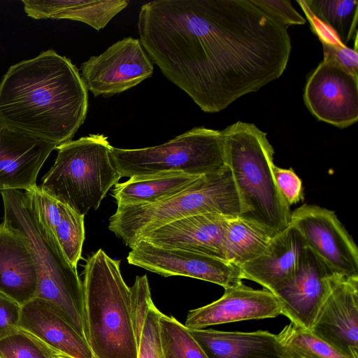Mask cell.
Masks as SVG:
<instances>
[{"instance_id":"6da1fadb","label":"cell","mask_w":358,"mask_h":358,"mask_svg":"<svg viewBox=\"0 0 358 358\" xmlns=\"http://www.w3.org/2000/svg\"><path fill=\"white\" fill-rule=\"evenodd\" d=\"M287 27L252 0H178L157 28L155 59L203 112L217 113L282 76Z\"/></svg>"},{"instance_id":"7a4b0ae2","label":"cell","mask_w":358,"mask_h":358,"mask_svg":"<svg viewBox=\"0 0 358 358\" xmlns=\"http://www.w3.org/2000/svg\"><path fill=\"white\" fill-rule=\"evenodd\" d=\"M87 91L71 59L43 51L10 66L0 80V125L58 145L84 123Z\"/></svg>"},{"instance_id":"3957f363","label":"cell","mask_w":358,"mask_h":358,"mask_svg":"<svg viewBox=\"0 0 358 358\" xmlns=\"http://www.w3.org/2000/svg\"><path fill=\"white\" fill-rule=\"evenodd\" d=\"M1 194L2 223L24 242L35 264V297L48 301L86 339L83 282L77 268L70 264L52 231L41 222L26 192L8 189Z\"/></svg>"},{"instance_id":"277c9868","label":"cell","mask_w":358,"mask_h":358,"mask_svg":"<svg viewBox=\"0 0 358 358\" xmlns=\"http://www.w3.org/2000/svg\"><path fill=\"white\" fill-rule=\"evenodd\" d=\"M221 131L227 164L245 208L240 217L279 234L290 225L292 212L275 183L274 150L266 134L241 121Z\"/></svg>"},{"instance_id":"5b68a950","label":"cell","mask_w":358,"mask_h":358,"mask_svg":"<svg viewBox=\"0 0 358 358\" xmlns=\"http://www.w3.org/2000/svg\"><path fill=\"white\" fill-rule=\"evenodd\" d=\"M120 264L99 249L85 265L86 339L95 358H137L131 289Z\"/></svg>"},{"instance_id":"8992f818","label":"cell","mask_w":358,"mask_h":358,"mask_svg":"<svg viewBox=\"0 0 358 358\" xmlns=\"http://www.w3.org/2000/svg\"><path fill=\"white\" fill-rule=\"evenodd\" d=\"M214 213L230 217L245 208L229 168L198 178L179 192L155 203L120 206L109 218L108 229L132 246L162 226L189 216Z\"/></svg>"},{"instance_id":"52a82bcc","label":"cell","mask_w":358,"mask_h":358,"mask_svg":"<svg viewBox=\"0 0 358 358\" xmlns=\"http://www.w3.org/2000/svg\"><path fill=\"white\" fill-rule=\"evenodd\" d=\"M103 134H90L56 146L57 155L42 178L48 194L85 215L96 210L109 189L121 178Z\"/></svg>"},{"instance_id":"ba28073f","label":"cell","mask_w":358,"mask_h":358,"mask_svg":"<svg viewBox=\"0 0 358 358\" xmlns=\"http://www.w3.org/2000/svg\"><path fill=\"white\" fill-rule=\"evenodd\" d=\"M110 158L121 178L166 173L201 176L227 167L222 131L194 127L152 147H111Z\"/></svg>"},{"instance_id":"9c48e42d","label":"cell","mask_w":358,"mask_h":358,"mask_svg":"<svg viewBox=\"0 0 358 358\" xmlns=\"http://www.w3.org/2000/svg\"><path fill=\"white\" fill-rule=\"evenodd\" d=\"M128 263L164 277L181 275L213 282L224 289L242 283L241 268L215 257L139 240L130 247Z\"/></svg>"},{"instance_id":"30bf717a","label":"cell","mask_w":358,"mask_h":358,"mask_svg":"<svg viewBox=\"0 0 358 358\" xmlns=\"http://www.w3.org/2000/svg\"><path fill=\"white\" fill-rule=\"evenodd\" d=\"M290 224L335 273L358 278L357 247L334 211L303 204L292 212Z\"/></svg>"},{"instance_id":"8fae6325","label":"cell","mask_w":358,"mask_h":358,"mask_svg":"<svg viewBox=\"0 0 358 358\" xmlns=\"http://www.w3.org/2000/svg\"><path fill=\"white\" fill-rule=\"evenodd\" d=\"M81 78L94 96H110L151 77L153 64L139 39L124 38L81 64Z\"/></svg>"},{"instance_id":"7c38bea8","label":"cell","mask_w":358,"mask_h":358,"mask_svg":"<svg viewBox=\"0 0 358 358\" xmlns=\"http://www.w3.org/2000/svg\"><path fill=\"white\" fill-rule=\"evenodd\" d=\"M303 99L317 120L346 128L358 120V77L323 60L308 77Z\"/></svg>"},{"instance_id":"4fadbf2b","label":"cell","mask_w":358,"mask_h":358,"mask_svg":"<svg viewBox=\"0 0 358 358\" xmlns=\"http://www.w3.org/2000/svg\"><path fill=\"white\" fill-rule=\"evenodd\" d=\"M310 331L342 354L358 358V278L333 277Z\"/></svg>"},{"instance_id":"5bb4252c","label":"cell","mask_w":358,"mask_h":358,"mask_svg":"<svg viewBox=\"0 0 358 358\" xmlns=\"http://www.w3.org/2000/svg\"><path fill=\"white\" fill-rule=\"evenodd\" d=\"M335 273L307 246L291 280L273 293L281 314L291 323L310 331Z\"/></svg>"},{"instance_id":"9a60e30c","label":"cell","mask_w":358,"mask_h":358,"mask_svg":"<svg viewBox=\"0 0 358 358\" xmlns=\"http://www.w3.org/2000/svg\"><path fill=\"white\" fill-rule=\"evenodd\" d=\"M281 314L276 296L266 289H255L243 282L224 289V294L206 306L188 312L184 325L188 329L234 322L275 317Z\"/></svg>"},{"instance_id":"2e32d148","label":"cell","mask_w":358,"mask_h":358,"mask_svg":"<svg viewBox=\"0 0 358 358\" xmlns=\"http://www.w3.org/2000/svg\"><path fill=\"white\" fill-rule=\"evenodd\" d=\"M232 217L214 213L198 214L162 226L139 240L161 247L185 249L225 260L224 239L229 222Z\"/></svg>"},{"instance_id":"e0dca14e","label":"cell","mask_w":358,"mask_h":358,"mask_svg":"<svg viewBox=\"0 0 358 358\" xmlns=\"http://www.w3.org/2000/svg\"><path fill=\"white\" fill-rule=\"evenodd\" d=\"M57 145L0 125V192L35 187L39 171Z\"/></svg>"},{"instance_id":"ac0fdd59","label":"cell","mask_w":358,"mask_h":358,"mask_svg":"<svg viewBox=\"0 0 358 358\" xmlns=\"http://www.w3.org/2000/svg\"><path fill=\"white\" fill-rule=\"evenodd\" d=\"M17 329L68 358H93L87 340L47 301L37 297L21 306Z\"/></svg>"},{"instance_id":"d6986e66","label":"cell","mask_w":358,"mask_h":358,"mask_svg":"<svg viewBox=\"0 0 358 358\" xmlns=\"http://www.w3.org/2000/svg\"><path fill=\"white\" fill-rule=\"evenodd\" d=\"M306 248L302 236L290 224L272 239L262 255L240 266L242 278L257 282L273 294L293 277Z\"/></svg>"},{"instance_id":"ffe728a7","label":"cell","mask_w":358,"mask_h":358,"mask_svg":"<svg viewBox=\"0 0 358 358\" xmlns=\"http://www.w3.org/2000/svg\"><path fill=\"white\" fill-rule=\"evenodd\" d=\"M209 358H293L277 334L189 329Z\"/></svg>"},{"instance_id":"44dd1931","label":"cell","mask_w":358,"mask_h":358,"mask_svg":"<svg viewBox=\"0 0 358 358\" xmlns=\"http://www.w3.org/2000/svg\"><path fill=\"white\" fill-rule=\"evenodd\" d=\"M38 276L26 245L3 223L0 224V293L20 306L35 297Z\"/></svg>"},{"instance_id":"7402d4cb","label":"cell","mask_w":358,"mask_h":358,"mask_svg":"<svg viewBox=\"0 0 358 358\" xmlns=\"http://www.w3.org/2000/svg\"><path fill=\"white\" fill-rule=\"evenodd\" d=\"M41 222L52 231L70 264L77 268L85 241L84 215L45 193L40 186L24 191Z\"/></svg>"},{"instance_id":"603a6c76","label":"cell","mask_w":358,"mask_h":358,"mask_svg":"<svg viewBox=\"0 0 358 358\" xmlns=\"http://www.w3.org/2000/svg\"><path fill=\"white\" fill-rule=\"evenodd\" d=\"M199 177L178 173L134 176L117 182L112 195L117 207L150 204L179 192Z\"/></svg>"},{"instance_id":"cb8c5ba5","label":"cell","mask_w":358,"mask_h":358,"mask_svg":"<svg viewBox=\"0 0 358 358\" xmlns=\"http://www.w3.org/2000/svg\"><path fill=\"white\" fill-rule=\"evenodd\" d=\"M130 289L137 358H161L159 320L162 312L152 299L147 275L136 276Z\"/></svg>"},{"instance_id":"d4e9b609","label":"cell","mask_w":358,"mask_h":358,"mask_svg":"<svg viewBox=\"0 0 358 358\" xmlns=\"http://www.w3.org/2000/svg\"><path fill=\"white\" fill-rule=\"evenodd\" d=\"M275 236L252 221L234 217L229 222L225 235V260L240 268L262 255Z\"/></svg>"},{"instance_id":"484cf974","label":"cell","mask_w":358,"mask_h":358,"mask_svg":"<svg viewBox=\"0 0 358 358\" xmlns=\"http://www.w3.org/2000/svg\"><path fill=\"white\" fill-rule=\"evenodd\" d=\"M296 2L328 27L344 45L357 38V1L297 0Z\"/></svg>"},{"instance_id":"4316f807","label":"cell","mask_w":358,"mask_h":358,"mask_svg":"<svg viewBox=\"0 0 358 358\" xmlns=\"http://www.w3.org/2000/svg\"><path fill=\"white\" fill-rule=\"evenodd\" d=\"M161 358H209L190 331L173 316H159Z\"/></svg>"},{"instance_id":"83f0119b","label":"cell","mask_w":358,"mask_h":358,"mask_svg":"<svg viewBox=\"0 0 358 358\" xmlns=\"http://www.w3.org/2000/svg\"><path fill=\"white\" fill-rule=\"evenodd\" d=\"M128 3L126 0H71L69 7L52 19L79 21L99 31L124 9Z\"/></svg>"},{"instance_id":"f1b7e54d","label":"cell","mask_w":358,"mask_h":358,"mask_svg":"<svg viewBox=\"0 0 358 358\" xmlns=\"http://www.w3.org/2000/svg\"><path fill=\"white\" fill-rule=\"evenodd\" d=\"M277 336L293 358H350L315 336L311 331L291 322Z\"/></svg>"},{"instance_id":"f546056e","label":"cell","mask_w":358,"mask_h":358,"mask_svg":"<svg viewBox=\"0 0 358 358\" xmlns=\"http://www.w3.org/2000/svg\"><path fill=\"white\" fill-rule=\"evenodd\" d=\"M311 29L323 47L324 59L350 74L358 77L357 48H350L342 44L336 35L326 26L303 9Z\"/></svg>"},{"instance_id":"4dcf8cb0","label":"cell","mask_w":358,"mask_h":358,"mask_svg":"<svg viewBox=\"0 0 358 358\" xmlns=\"http://www.w3.org/2000/svg\"><path fill=\"white\" fill-rule=\"evenodd\" d=\"M55 355L46 345L20 329L0 339V358H54Z\"/></svg>"},{"instance_id":"1f68e13d","label":"cell","mask_w":358,"mask_h":358,"mask_svg":"<svg viewBox=\"0 0 358 358\" xmlns=\"http://www.w3.org/2000/svg\"><path fill=\"white\" fill-rule=\"evenodd\" d=\"M273 173L277 187L289 206L303 200L302 182L292 168L282 169L274 164Z\"/></svg>"},{"instance_id":"d6a6232c","label":"cell","mask_w":358,"mask_h":358,"mask_svg":"<svg viewBox=\"0 0 358 358\" xmlns=\"http://www.w3.org/2000/svg\"><path fill=\"white\" fill-rule=\"evenodd\" d=\"M252 2L285 26L306 23V20L294 9L289 1L252 0Z\"/></svg>"},{"instance_id":"836d02e7","label":"cell","mask_w":358,"mask_h":358,"mask_svg":"<svg viewBox=\"0 0 358 358\" xmlns=\"http://www.w3.org/2000/svg\"><path fill=\"white\" fill-rule=\"evenodd\" d=\"M21 306L0 293V339L18 329Z\"/></svg>"},{"instance_id":"e575fe53","label":"cell","mask_w":358,"mask_h":358,"mask_svg":"<svg viewBox=\"0 0 358 358\" xmlns=\"http://www.w3.org/2000/svg\"><path fill=\"white\" fill-rule=\"evenodd\" d=\"M54 358H68V357H64V356H62V355H57V354H55V355Z\"/></svg>"},{"instance_id":"d590c367","label":"cell","mask_w":358,"mask_h":358,"mask_svg":"<svg viewBox=\"0 0 358 358\" xmlns=\"http://www.w3.org/2000/svg\"><path fill=\"white\" fill-rule=\"evenodd\" d=\"M93 358H95L94 357Z\"/></svg>"}]
</instances>
